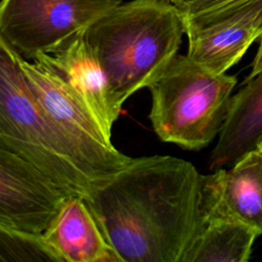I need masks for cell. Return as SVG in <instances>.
Listing matches in <instances>:
<instances>
[{
  "label": "cell",
  "mask_w": 262,
  "mask_h": 262,
  "mask_svg": "<svg viewBox=\"0 0 262 262\" xmlns=\"http://www.w3.org/2000/svg\"><path fill=\"white\" fill-rule=\"evenodd\" d=\"M203 182L190 162L140 157L84 199L122 262H181L203 220Z\"/></svg>",
  "instance_id": "cell-1"
},
{
  "label": "cell",
  "mask_w": 262,
  "mask_h": 262,
  "mask_svg": "<svg viewBox=\"0 0 262 262\" xmlns=\"http://www.w3.org/2000/svg\"><path fill=\"white\" fill-rule=\"evenodd\" d=\"M184 34L183 15L168 0L120 3L87 27L84 38L104 73L118 117L127 98L147 87L177 54Z\"/></svg>",
  "instance_id": "cell-2"
},
{
  "label": "cell",
  "mask_w": 262,
  "mask_h": 262,
  "mask_svg": "<svg viewBox=\"0 0 262 262\" xmlns=\"http://www.w3.org/2000/svg\"><path fill=\"white\" fill-rule=\"evenodd\" d=\"M0 148L85 198L98 181L86 160L32 93L13 50L0 40Z\"/></svg>",
  "instance_id": "cell-3"
},
{
  "label": "cell",
  "mask_w": 262,
  "mask_h": 262,
  "mask_svg": "<svg viewBox=\"0 0 262 262\" xmlns=\"http://www.w3.org/2000/svg\"><path fill=\"white\" fill-rule=\"evenodd\" d=\"M236 82L234 76L213 73L186 54H176L147 86L155 133L185 149L207 146L223 126Z\"/></svg>",
  "instance_id": "cell-4"
},
{
  "label": "cell",
  "mask_w": 262,
  "mask_h": 262,
  "mask_svg": "<svg viewBox=\"0 0 262 262\" xmlns=\"http://www.w3.org/2000/svg\"><path fill=\"white\" fill-rule=\"evenodd\" d=\"M13 52L36 100L89 164L98 184L133 159L113 145L92 113L49 64Z\"/></svg>",
  "instance_id": "cell-5"
},
{
  "label": "cell",
  "mask_w": 262,
  "mask_h": 262,
  "mask_svg": "<svg viewBox=\"0 0 262 262\" xmlns=\"http://www.w3.org/2000/svg\"><path fill=\"white\" fill-rule=\"evenodd\" d=\"M122 0H2L0 40L32 60L83 33Z\"/></svg>",
  "instance_id": "cell-6"
},
{
  "label": "cell",
  "mask_w": 262,
  "mask_h": 262,
  "mask_svg": "<svg viewBox=\"0 0 262 262\" xmlns=\"http://www.w3.org/2000/svg\"><path fill=\"white\" fill-rule=\"evenodd\" d=\"M74 196L39 169L0 148V227L43 234Z\"/></svg>",
  "instance_id": "cell-7"
},
{
  "label": "cell",
  "mask_w": 262,
  "mask_h": 262,
  "mask_svg": "<svg viewBox=\"0 0 262 262\" xmlns=\"http://www.w3.org/2000/svg\"><path fill=\"white\" fill-rule=\"evenodd\" d=\"M188 40L186 55L217 74L237 63L248 48L262 37V0L225 11L183 17Z\"/></svg>",
  "instance_id": "cell-8"
},
{
  "label": "cell",
  "mask_w": 262,
  "mask_h": 262,
  "mask_svg": "<svg viewBox=\"0 0 262 262\" xmlns=\"http://www.w3.org/2000/svg\"><path fill=\"white\" fill-rule=\"evenodd\" d=\"M34 59L46 62L59 75L92 113L104 133L111 137L118 116L110 104L104 73L89 48L84 32L51 52L39 54Z\"/></svg>",
  "instance_id": "cell-9"
},
{
  "label": "cell",
  "mask_w": 262,
  "mask_h": 262,
  "mask_svg": "<svg viewBox=\"0 0 262 262\" xmlns=\"http://www.w3.org/2000/svg\"><path fill=\"white\" fill-rule=\"evenodd\" d=\"M257 230L221 210L204 175L203 220L181 262H247Z\"/></svg>",
  "instance_id": "cell-10"
},
{
  "label": "cell",
  "mask_w": 262,
  "mask_h": 262,
  "mask_svg": "<svg viewBox=\"0 0 262 262\" xmlns=\"http://www.w3.org/2000/svg\"><path fill=\"white\" fill-rule=\"evenodd\" d=\"M60 262H122L87 201L71 196L43 233Z\"/></svg>",
  "instance_id": "cell-11"
},
{
  "label": "cell",
  "mask_w": 262,
  "mask_h": 262,
  "mask_svg": "<svg viewBox=\"0 0 262 262\" xmlns=\"http://www.w3.org/2000/svg\"><path fill=\"white\" fill-rule=\"evenodd\" d=\"M262 140V73L231 96L229 110L211 154L210 170L230 167Z\"/></svg>",
  "instance_id": "cell-12"
},
{
  "label": "cell",
  "mask_w": 262,
  "mask_h": 262,
  "mask_svg": "<svg viewBox=\"0 0 262 262\" xmlns=\"http://www.w3.org/2000/svg\"><path fill=\"white\" fill-rule=\"evenodd\" d=\"M217 206L262 234V146L206 175Z\"/></svg>",
  "instance_id": "cell-13"
},
{
  "label": "cell",
  "mask_w": 262,
  "mask_h": 262,
  "mask_svg": "<svg viewBox=\"0 0 262 262\" xmlns=\"http://www.w3.org/2000/svg\"><path fill=\"white\" fill-rule=\"evenodd\" d=\"M0 261L60 262L43 234H32L0 227Z\"/></svg>",
  "instance_id": "cell-14"
},
{
  "label": "cell",
  "mask_w": 262,
  "mask_h": 262,
  "mask_svg": "<svg viewBox=\"0 0 262 262\" xmlns=\"http://www.w3.org/2000/svg\"><path fill=\"white\" fill-rule=\"evenodd\" d=\"M253 0H187L178 6L183 17L212 14L238 7Z\"/></svg>",
  "instance_id": "cell-15"
},
{
  "label": "cell",
  "mask_w": 262,
  "mask_h": 262,
  "mask_svg": "<svg viewBox=\"0 0 262 262\" xmlns=\"http://www.w3.org/2000/svg\"><path fill=\"white\" fill-rule=\"evenodd\" d=\"M260 73H262V37L260 39V44H259L257 53H256V55L254 57V60L252 62L251 72L248 75V77L246 78V80H250V79L254 78L255 76H257Z\"/></svg>",
  "instance_id": "cell-16"
},
{
  "label": "cell",
  "mask_w": 262,
  "mask_h": 262,
  "mask_svg": "<svg viewBox=\"0 0 262 262\" xmlns=\"http://www.w3.org/2000/svg\"><path fill=\"white\" fill-rule=\"evenodd\" d=\"M168 1L171 2V3H173V4H175V5H177V6H179L180 4L184 3V2L187 1V0H168Z\"/></svg>",
  "instance_id": "cell-17"
},
{
  "label": "cell",
  "mask_w": 262,
  "mask_h": 262,
  "mask_svg": "<svg viewBox=\"0 0 262 262\" xmlns=\"http://www.w3.org/2000/svg\"><path fill=\"white\" fill-rule=\"evenodd\" d=\"M259 145H261L262 146V140H261V142H260V144Z\"/></svg>",
  "instance_id": "cell-18"
}]
</instances>
